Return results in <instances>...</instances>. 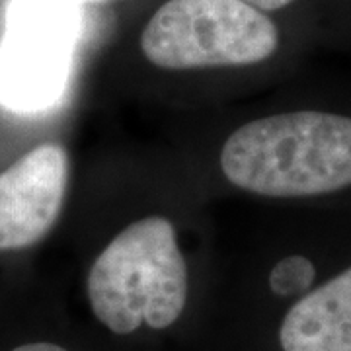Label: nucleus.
Instances as JSON below:
<instances>
[{
  "label": "nucleus",
  "instance_id": "obj_1",
  "mask_svg": "<svg viewBox=\"0 0 351 351\" xmlns=\"http://www.w3.org/2000/svg\"><path fill=\"white\" fill-rule=\"evenodd\" d=\"M226 180L265 197H311L351 186V117L295 112L250 121L226 138Z\"/></svg>",
  "mask_w": 351,
  "mask_h": 351
},
{
  "label": "nucleus",
  "instance_id": "obj_2",
  "mask_svg": "<svg viewBox=\"0 0 351 351\" xmlns=\"http://www.w3.org/2000/svg\"><path fill=\"white\" fill-rule=\"evenodd\" d=\"M86 295L98 322L117 336L172 326L188 302V265L174 225L145 217L121 230L92 263Z\"/></svg>",
  "mask_w": 351,
  "mask_h": 351
},
{
  "label": "nucleus",
  "instance_id": "obj_3",
  "mask_svg": "<svg viewBox=\"0 0 351 351\" xmlns=\"http://www.w3.org/2000/svg\"><path fill=\"white\" fill-rule=\"evenodd\" d=\"M277 45L276 24L239 0H170L141 36L145 57L170 71L262 63Z\"/></svg>",
  "mask_w": 351,
  "mask_h": 351
},
{
  "label": "nucleus",
  "instance_id": "obj_4",
  "mask_svg": "<svg viewBox=\"0 0 351 351\" xmlns=\"http://www.w3.org/2000/svg\"><path fill=\"white\" fill-rule=\"evenodd\" d=\"M78 4L16 0L0 45V106L43 112L61 100L71 78Z\"/></svg>",
  "mask_w": 351,
  "mask_h": 351
},
{
  "label": "nucleus",
  "instance_id": "obj_5",
  "mask_svg": "<svg viewBox=\"0 0 351 351\" xmlns=\"http://www.w3.org/2000/svg\"><path fill=\"white\" fill-rule=\"evenodd\" d=\"M69 188V154L45 143L0 174V250L34 246L55 226Z\"/></svg>",
  "mask_w": 351,
  "mask_h": 351
},
{
  "label": "nucleus",
  "instance_id": "obj_6",
  "mask_svg": "<svg viewBox=\"0 0 351 351\" xmlns=\"http://www.w3.org/2000/svg\"><path fill=\"white\" fill-rule=\"evenodd\" d=\"M279 343L283 351H351V267L293 304Z\"/></svg>",
  "mask_w": 351,
  "mask_h": 351
},
{
  "label": "nucleus",
  "instance_id": "obj_7",
  "mask_svg": "<svg viewBox=\"0 0 351 351\" xmlns=\"http://www.w3.org/2000/svg\"><path fill=\"white\" fill-rule=\"evenodd\" d=\"M316 269L304 256H289L276 263L269 276V287L279 297H293L308 291L313 285Z\"/></svg>",
  "mask_w": 351,
  "mask_h": 351
},
{
  "label": "nucleus",
  "instance_id": "obj_8",
  "mask_svg": "<svg viewBox=\"0 0 351 351\" xmlns=\"http://www.w3.org/2000/svg\"><path fill=\"white\" fill-rule=\"evenodd\" d=\"M239 2H244L252 8H258V10H279V8L289 6L295 0H239Z\"/></svg>",
  "mask_w": 351,
  "mask_h": 351
},
{
  "label": "nucleus",
  "instance_id": "obj_9",
  "mask_svg": "<svg viewBox=\"0 0 351 351\" xmlns=\"http://www.w3.org/2000/svg\"><path fill=\"white\" fill-rule=\"evenodd\" d=\"M12 351H69V350H64L63 346L51 343V341H32V343L18 346V348H14Z\"/></svg>",
  "mask_w": 351,
  "mask_h": 351
},
{
  "label": "nucleus",
  "instance_id": "obj_10",
  "mask_svg": "<svg viewBox=\"0 0 351 351\" xmlns=\"http://www.w3.org/2000/svg\"><path fill=\"white\" fill-rule=\"evenodd\" d=\"M75 4H112V2H117V0H71Z\"/></svg>",
  "mask_w": 351,
  "mask_h": 351
}]
</instances>
